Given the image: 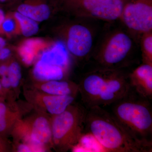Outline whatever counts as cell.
Masks as SVG:
<instances>
[{"label": "cell", "instance_id": "obj_16", "mask_svg": "<svg viewBox=\"0 0 152 152\" xmlns=\"http://www.w3.org/2000/svg\"><path fill=\"white\" fill-rule=\"evenodd\" d=\"M40 88L48 94L53 95H76L79 92L78 84L62 80L46 81L41 85Z\"/></svg>", "mask_w": 152, "mask_h": 152}, {"label": "cell", "instance_id": "obj_26", "mask_svg": "<svg viewBox=\"0 0 152 152\" xmlns=\"http://www.w3.org/2000/svg\"><path fill=\"white\" fill-rule=\"evenodd\" d=\"M6 41L4 38L0 37V50L5 47Z\"/></svg>", "mask_w": 152, "mask_h": 152}, {"label": "cell", "instance_id": "obj_4", "mask_svg": "<svg viewBox=\"0 0 152 152\" xmlns=\"http://www.w3.org/2000/svg\"><path fill=\"white\" fill-rule=\"evenodd\" d=\"M151 101L131 89L111 105L112 114L131 135L140 141L152 145Z\"/></svg>", "mask_w": 152, "mask_h": 152}, {"label": "cell", "instance_id": "obj_11", "mask_svg": "<svg viewBox=\"0 0 152 152\" xmlns=\"http://www.w3.org/2000/svg\"><path fill=\"white\" fill-rule=\"evenodd\" d=\"M17 12L37 22L48 20L51 14L46 0H25L18 7Z\"/></svg>", "mask_w": 152, "mask_h": 152}, {"label": "cell", "instance_id": "obj_25", "mask_svg": "<svg viewBox=\"0 0 152 152\" xmlns=\"http://www.w3.org/2000/svg\"><path fill=\"white\" fill-rule=\"evenodd\" d=\"M5 18V16L4 13L1 9H0V31L1 29L2 25L4 20Z\"/></svg>", "mask_w": 152, "mask_h": 152}, {"label": "cell", "instance_id": "obj_6", "mask_svg": "<svg viewBox=\"0 0 152 152\" xmlns=\"http://www.w3.org/2000/svg\"><path fill=\"white\" fill-rule=\"evenodd\" d=\"M86 110L83 105L72 103L61 113L53 115L52 139L58 151H67L80 142L85 135Z\"/></svg>", "mask_w": 152, "mask_h": 152}, {"label": "cell", "instance_id": "obj_13", "mask_svg": "<svg viewBox=\"0 0 152 152\" xmlns=\"http://www.w3.org/2000/svg\"><path fill=\"white\" fill-rule=\"evenodd\" d=\"M48 46V44L42 39L31 38L22 42L17 49L22 61L29 66L34 62L39 53Z\"/></svg>", "mask_w": 152, "mask_h": 152}, {"label": "cell", "instance_id": "obj_3", "mask_svg": "<svg viewBox=\"0 0 152 152\" xmlns=\"http://www.w3.org/2000/svg\"><path fill=\"white\" fill-rule=\"evenodd\" d=\"M86 131L107 151L151 152L152 145L134 138L112 113L102 107L87 109Z\"/></svg>", "mask_w": 152, "mask_h": 152}, {"label": "cell", "instance_id": "obj_17", "mask_svg": "<svg viewBox=\"0 0 152 152\" xmlns=\"http://www.w3.org/2000/svg\"><path fill=\"white\" fill-rule=\"evenodd\" d=\"M18 26L20 34L26 37H31L39 31L38 22L15 12L13 13Z\"/></svg>", "mask_w": 152, "mask_h": 152}, {"label": "cell", "instance_id": "obj_29", "mask_svg": "<svg viewBox=\"0 0 152 152\" xmlns=\"http://www.w3.org/2000/svg\"><path fill=\"white\" fill-rule=\"evenodd\" d=\"M2 89V86L1 85V81H0V94H1V91Z\"/></svg>", "mask_w": 152, "mask_h": 152}, {"label": "cell", "instance_id": "obj_5", "mask_svg": "<svg viewBox=\"0 0 152 152\" xmlns=\"http://www.w3.org/2000/svg\"><path fill=\"white\" fill-rule=\"evenodd\" d=\"M77 20L64 24L59 28L60 36L69 54L86 65L89 63L104 26V22L77 17Z\"/></svg>", "mask_w": 152, "mask_h": 152}, {"label": "cell", "instance_id": "obj_1", "mask_svg": "<svg viewBox=\"0 0 152 152\" xmlns=\"http://www.w3.org/2000/svg\"><path fill=\"white\" fill-rule=\"evenodd\" d=\"M130 69L93 67L78 84L83 104L86 109L111 105L130 91Z\"/></svg>", "mask_w": 152, "mask_h": 152}, {"label": "cell", "instance_id": "obj_9", "mask_svg": "<svg viewBox=\"0 0 152 152\" xmlns=\"http://www.w3.org/2000/svg\"><path fill=\"white\" fill-rule=\"evenodd\" d=\"M15 130L27 143L45 147L53 144L51 122L43 115L18 122Z\"/></svg>", "mask_w": 152, "mask_h": 152}, {"label": "cell", "instance_id": "obj_23", "mask_svg": "<svg viewBox=\"0 0 152 152\" xmlns=\"http://www.w3.org/2000/svg\"><path fill=\"white\" fill-rule=\"evenodd\" d=\"M1 83L2 87L5 88L9 89L11 87L10 83L7 75L2 77Z\"/></svg>", "mask_w": 152, "mask_h": 152}, {"label": "cell", "instance_id": "obj_14", "mask_svg": "<svg viewBox=\"0 0 152 152\" xmlns=\"http://www.w3.org/2000/svg\"><path fill=\"white\" fill-rule=\"evenodd\" d=\"M66 70L61 67L50 64L39 59L33 69L35 77L39 80L48 81L62 80Z\"/></svg>", "mask_w": 152, "mask_h": 152}, {"label": "cell", "instance_id": "obj_22", "mask_svg": "<svg viewBox=\"0 0 152 152\" xmlns=\"http://www.w3.org/2000/svg\"><path fill=\"white\" fill-rule=\"evenodd\" d=\"M11 51L10 49L4 48L0 50V60H4L10 56Z\"/></svg>", "mask_w": 152, "mask_h": 152}, {"label": "cell", "instance_id": "obj_20", "mask_svg": "<svg viewBox=\"0 0 152 152\" xmlns=\"http://www.w3.org/2000/svg\"><path fill=\"white\" fill-rule=\"evenodd\" d=\"M7 76L10 83L11 87L15 88L19 86L21 78V69L18 63L13 61L9 65Z\"/></svg>", "mask_w": 152, "mask_h": 152}, {"label": "cell", "instance_id": "obj_7", "mask_svg": "<svg viewBox=\"0 0 152 152\" xmlns=\"http://www.w3.org/2000/svg\"><path fill=\"white\" fill-rule=\"evenodd\" d=\"M129 0H59L63 8L75 17L107 23L118 20Z\"/></svg>", "mask_w": 152, "mask_h": 152}, {"label": "cell", "instance_id": "obj_27", "mask_svg": "<svg viewBox=\"0 0 152 152\" xmlns=\"http://www.w3.org/2000/svg\"><path fill=\"white\" fill-rule=\"evenodd\" d=\"M4 145H3V144H2V141L1 140V139L0 138V151H4Z\"/></svg>", "mask_w": 152, "mask_h": 152}, {"label": "cell", "instance_id": "obj_18", "mask_svg": "<svg viewBox=\"0 0 152 152\" xmlns=\"http://www.w3.org/2000/svg\"><path fill=\"white\" fill-rule=\"evenodd\" d=\"M139 44L142 63L152 65V31L142 34Z\"/></svg>", "mask_w": 152, "mask_h": 152}, {"label": "cell", "instance_id": "obj_15", "mask_svg": "<svg viewBox=\"0 0 152 152\" xmlns=\"http://www.w3.org/2000/svg\"><path fill=\"white\" fill-rule=\"evenodd\" d=\"M76 95H45L42 97L44 107L53 115L61 113L73 103Z\"/></svg>", "mask_w": 152, "mask_h": 152}, {"label": "cell", "instance_id": "obj_21", "mask_svg": "<svg viewBox=\"0 0 152 152\" xmlns=\"http://www.w3.org/2000/svg\"><path fill=\"white\" fill-rule=\"evenodd\" d=\"M1 29L9 34H20L18 23L13 15L7 18L5 17Z\"/></svg>", "mask_w": 152, "mask_h": 152}, {"label": "cell", "instance_id": "obj_10", "mask_svg": "<svg viewBox=\"0 0 152 152\" xmlns=\"http://www.w3.org/2000/svg\"><path fill=\"white\" fill-rule=\"evenodd\" d=\"M131 88L141 96L152 100V65L142 63L130 71Z\"/></svg>", "mask_w": 152, "mask_h": 152}, {"label": "cell", "instance_id": "obj_19", "mask_svg": "<svg viewBox=\"0 0 152 152\" xmlns=\"http://www.w3.org/2000/svg\"><path fill=\"white\" fill-rule=\"evenodd\" d=\"M18 117V113L12 112L5 104L0 102V133L8 130Z\"/></svg>", "mask_w": 152, "mask_h": 152}, {"label": "cell", "instance_id": "obj_2", "mask_svg": "<svg viewBox=\"0 0 152 152\" xmlns=\"http://www.w3.org/2000/svg\"><path fill=\"white\" fill-rule=\"evenodd\" d=\"M117 21L105 23L90 60L94 67L130 69L137 62L139 42Z\"/></svg>", "mask_w": 152, "mask_h": 152}, {"label": "cell", "instance_id": "obj_8", "mask_svg": "<svg viewBox=\"0 0 152 152\" xmlns=\"http://www.w3.org/2000/svg\"><path fill=\"white\" fill-rule=\"evenodd\" d=\"M118 21L139 42L142 34L152 31V0H129Z\"/></svg>", "mask_w": 152, "mask_h": 152}, {"label": "cell", "instance_id": "obj_28", "mask_svg": "<svg viewBox=\"0 0 152 152\" xmlns=\"http://www.w3.org/2000/svg\"><path fill=\"white\" fill-rule=\"evenodd\" d=\"M7 1H8V0H0V2H5Z\"/></svg>", "mask_w": 152, "mask_h": 152}, {"label": "cell", "instance_id": "obj_12", "mask_svg": "<svg viewBox=\"0 0 152 152\" xmlns=\"http://www.w3.org/2000/svg\"><path fill=\"white\" fill-rule=\"evenodd\" d=\"M39 59L66 70L69 63V53L62 41L55 42L49 47L48 49L44 50Z\"/></svg>", "mask_w": 152, "mask_h": 152}, {"label": "cell", "instance_id": "obj_24", "mask_svg": "<svg viewBox=\"0 0 152 152\" xmlns=\"http://www.w3.org/2000/svg\"><path fill=\"white\" fill-rule=\"evenodd\" d=\"M8 65L6 64L2 65L0 66V75L2 76L7 75Z\"/></svg>", "mask_w": 152, "mask_h": 152}]
</instances>
